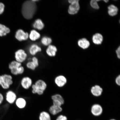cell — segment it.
<instances>
[{
    "label": "cell",
    "mask_w": 120,
    "mask_h": 120,
    "mask_svg": "<svg viewBox=\"0 0 120 120\" xmlns=\"http://www.w3.org/2000/svg\"><path fill=\"white\" fill-rule=\"evenodd\" d=\"M108 13L109 15L113 16L117 14L118 9L116 6L111 4L108 7Z\"/></svg>",
    "instance_id": "obj_21"
},
{
    "label": "cell",
    "mask_w": 120,
    "mask_h": 120,
    "mask_svg": "<svg viewBox=\"0 0 120 120\" xmlns=\"http://www.w3.org/2000/svg\"><path fill=\"white\" fill-rule=\"evenodd\" d=\"M33 26L35 29L41 30L44 27V25L41 19H37L34 22Z\"/></svg>",
    "instance_id": "obj_22"
},
{
    "label": "cell",
    "mask_w": 120,
    "mask_h": 120,
    "mask_svg": "<svg viewBox=\"0 0 120 120\" xmlns=\"http://www.w3.org/2000/svg\"><path fill=\"white\" fill-rule=\"evenodd\" d=\"M14 104L18 109H23L26 107L27 101L24 98L19 97L17 98Z\"/></svg>",
    "instance_id": "obj_13"
},
{
    "label": "cell",
    "mask_w": 120,
    "mask_h": 120,
    "mask_svg": "<svg viewBox=\"0 0 120 120\" xmlns=\"http://www.w3.org/2000/svg\"><path fill=\"white\" fill-rule=\"evenodd\" d=\"M41 48L36 44H33L31 46L29 49V52L30 54L34 56L38 52H41Z\"/></svg>",
    "instance_id": "obj_20"
},
{
    "label": "cell",
    "mask_w": 120,
    "mask_h": 120,
    "mask_svg": "<svg viewBox=\"0 0 120 120\" xmlns=\"http://www.w3.org/2000/svg\"><path fill=\"white\" fill-rule=\"evenodd\" d=\"M17 98L15 92L11 89L7 90L4 94L5 101L10 105L14 104Z\"/></svg>",
    "instance_id": "obj_5"
},
{
    "label": "cell",
    "mask_w": 120,
    "mask_h": 120,
    "mask_svg": "<svg viewBox=\"0 0 120 120\" xmlns=\"http://www.w3.org/2000/svg\"><path fill=\"white\" fill-rule=\"evenodd\" d=\"M54 82L57 86L59 88H62L67 84V79L63 75H58L55 78Z\"/></svg>",
    "instance_id": "obj_10"
},
{
    "label": "cell",
    "mask_w": 120,
    "mask_h": 120,
    "mask_svg": "<svg viewBox=\"0 0 120 120\" xmlns=\"http://www.w3.org/2000/svg\"><path fill=\"white\" fill-rule=\"evenodd\" d=\"M91 92L93 95L96 97L100 96L103 92V89L98 85H94L91 87Z\"/></svg>",
    "instance_id": "obj_15"
},
{
    "label": "cell",
    "mask_w": 120,
    "mask_h": 120,
    "mask_svg": "<svg viewBox=\"0 0 120 120\" xmlns=\"http://www.w3.org/2000/svg\"><path fill=\"white\" fill-rule=\"evenodd\" d=\"M63 109L61 106H57L52 105L49 108V112L51 115L55 116L62 112Z\"/></svg>",
    "instance_id": "obj_14"
},
{
    "label": "cell",
    "mask_w": 120,
    "mask_h": 120,
    "mask_svg": "<svg viewBox=\"0 0 120 120\" xmlns=\"http://www.w3.org/2000/svg\"><path fill=\"white\" fill-rule=\"evenodd\" d=\"M33 83L32 79L29 76H24L20 80L21 86L25 90H27L31 88Z\"/></svg>",
    "instance_id": "obj_7"
},
{
    "label": "cell",
    "mask_w": 120,
    "mask_h": 120,
    "mask_svg": "<svg viewBox=\"0 0 120 120\" xmlns=\"http://www.w3.org/2000/svg\"><path fill=\"white\" fill-rule=\"evenodd\" d=\"M27 57V54L22 49L18 50L15 52V60L22 64L26 60Z\"/></svg>",
    "instance_id": "obj_9"
},
{
    "label": "cell",
    "mask_w": 120,
    "mask_h": 120,
    "mask_svg": "<svg viewBox=\"0 0 120 120\" xmlns=\"http://www.w3.org/2000/svg\"><path fill=\"white\" fill-rule=\"evenodd\" d=\"M91 112L94 116H100L103 113V108L99 104H94L91 106Z\"/></svg>",
    "instance_id": "obj_11"
},
{
    "label": "cell",
    "mask_w": 120,
    "mask_h": 120,
    "mask_svg": "<svg viewBox=\"0 0 120 120\" xmlns=\"http://www.w3.org/2000/svg\"><path fill=\"white\" fill-rule=\"evenodd\" d=\"M115 120V119H110V120Z\"/></svg>",
    "instance_id": "obj_34"
},
{
    "label": "cell",
    "mask_w": 120,
    "mask_h": 120,
    "mask_svg": "<svg viewBox=\"0 0 120 120\" xmlns=\"http://www.w3.org/2000/svg\"><path fill=\"white\" fill-rule=\"evenodd\" d=\"M120 47L119 46L116 50V53L117 57L118 58L120 59Z\"/></svg>",
    "instance_id": "obj_32"
},
{
    "label": "cell",
    "mask_w": 120,
    "mask_h": 120,
    "mask_svg": "<svg viewBox=\"0 0 120 120\" xmlns=\"http://www.w3.org/2000/svg\"><path fill=\"white\" fill-rule=\"evenodd\" d=\"M52 104L57 106H61L64 104V98L61 94H55L51 97Z\"/></svg>",
    "instance_id": "obj_8"
},
{
    "label": "cell",
    "mask_w": 120,
    "mask_h": 120,
    "mask_svg": "<svg viewBox=\"0 0 120 120\" xmlns=\"http://www.w3.org/2000/svg\"><path fill=\"white\" fill-rule=\"evenodd\" d=\"M103 1H104V2L105 3H107L109 1L108 0H103Z\"/></svg>",
    "instance_id": "obj_33"
},
{
    "label": "cell",
    "mask_w": 120,
    "mask_h": 120,
    "mask_svg": "<svg viewBox=\"0 0 120 120\" xmlns=\"http://www.w3.org/2000/svg\"><path fill=\"white\" fill-rule=\"evenodd\" d=\"M57 51V49L56 46L52 45H49L46 50L48 55L52 57L55 56Z\"/></svg>",
    "instance_id": "obj_16"
},
{
    "label": "cell",
    "mask_w": 120,
    "mask_h": 120,
    "mask_svg": "<svg viewBox=\"0 0 120 120\" xmlns=\"http://www.w3.org/2000/svg\"><path fill=\"white\" fill-rule=\"evenodd\" d=\"M100 0H92L90 2V5L91 7L95 9H98L99 8V7L98 4V1H99Z\"/></svg>",
    "instance_id": "obj_27"
},
{
    "label": "cell",
    "mask_w": 120,
    "mask_h": 120,
    "mask_svg": "<svg viewBox=\"0 0 120 120\" xmlns=\"http://www.w3.org/2000/svg\"><path fill=\"white\" fill-rule=\"evenodd\" d=\"M56 120H67V118L65 115H60L57 117Z\"/></svg>",
    "instance_id": "obj_29"
},
{
    "label": "cell",
    "mask_w": 120,
    "mask_h": 120,
    "mask_svg": "<svg viewBox=\"0 0 120 120\" xmlns=\"http://www.w3.org/2000/svg\"><path fill=\"white\" fill-rule=\"evenodd\" d=\"M5 101L4 95L3 94L0 92V105H2Z\"/></svg>",
    "instance_id": "obj_28"
},
{
    "label": "cell",
    "mask_w": 120,
    "mask_h": 120,
    "mask_svg": "<svg viewBox=\"0 0 120 120\" xmlns=\"http://www.w3.org/2000/svg\"><path fill=\"white\" fill-rule=\"evenodd\" d=\"M8 68L12 75L18 76L23 74L25 68L22 64L16 60L12 61L9 64Z\"/></svg>",
    "instance_id": "obj_3"
},
{
    "label": "cell",
    "mask_w": 120,
    "mask_h": 120,
    "mask_svg": "<svg viewBox=\"0 0 120 120\" xmlns=\"http://www.w3.org/2000/svg\"><path fill=\"white\" fill-rule=\"evenodd\" d=\"M115 82L117 85L118 86H120V76L119 75L117 76L116 79H115Z\"/></svg>",
    "instance_id": "obj_31"
},
{
    "label": "cell",
    "mask_w": 120,
    "mask_h": 120,
    "mask_svg": "<svg viewBox=\"0 0 120 120\" xmlns=\"http://www.w3.org/2000/svg\"><path fill=\"white\" fill-rule=\"evenodd\" d=\"M29 34L27 32H25L21 29L18 30L16 32V38L19 41L26 40L29 38Z\"/></svg>",
    "instance_id": "obj_12"
},
{
    "label": "cell",
    "mask_w": 120,
    "mask_h": 120,
    "mask_svg": "<svg viewBox=\"0 0 120 120\" xmlns=\"http://www.w3.org/2000/svg\"><path fill=\"white\" fill-rule=\"evenodd\" d=\"M29 37L30 39L32 41H34L40 38V34L35 30H33L31 31Z\"/></svg>",
    "instance_id": "obj_23"
},
{
    "label": "cell",
    "mask_w": 120,
    "mask_h": 120,
    "mask_svg": "<svg viewBox=\"0 0 120 120\" xmlns=\"http://www.w3.org/2000/svg\"><path fill=\"white\" fill-rule=\"evenodd\" d=\"M37 9L35 2L33 1H25L22 5V14L25 18L27 19H32Z\"/></svg>",
    "instance_id": "obj_1"
},
{
    "label": "cell",
    "mask_w": 120,
    "mask_h": 120,
    "mask_svg": "<svg viewBox=\"0 0 120 120\" xmlns=\"http://www.w3.org/2000/svg\"><path fill=\"white\" fill-rule=\"evenodd\" d=\"M39 119V120H51V116L49 112L43 111L40 112Z\"/></svg>",
    "instance_id": "obj_19"
},
{
    "label": "cell",
    "mask_w": 120,
    "mask_h": 120,
    "mask_svg": "<svg viewBox=\"0 0 120 120\" xmlns=\"http://www.w3.org/2000/svg\"><path fill=\"white\" fill-rule=\"evenodd\" d=\"M10 32L9 28L5 25L0 24V37L5 36Z\"/></svg>",
    "instance_id": "obj_24"
},
{
    "label": "cell",
    "mask_w": 120,
    "mask_h": 120,
    "mask_svg": "<svg viewBox=\"0 0 120 120\" xmlns=\"http://www.w3.org/2000/svg\"><path fill=\"white\" fill-rule=\"evenodd\" d=\"M52 42V40L50 38L46 37H43L41 40V42L44 45L47 46L50 45Z\"/></svg>",
    "instance_id": "obj_26"
},
{
    "label": "cell",
    "mask_w": 120,
    "mask_h": 120,
    "mask_svg": "<svg viewBox=\"0 0 120 120\" xmlns=\"http://www.w3.org/2000/svg\"><path fill=\"white\" fill-rule=\"evenodd\" d=\"M4 4L0 2V15L2 14L4 11Z\"/></svg>",
    "instance_id": "obj_30"
},
{
    "label": "cell",
    "mask_w": 120,
    "mask_h": 120,
    "mask_svg": "<svg viewBox=\"0 0 120 120\" xmlns=\"http://www.w3.org/2000/svg\"><path fill=\"white\" fill-rule=\"evenodd\" d=\"M103 38L101 34L97 33L93 36L92 41L93 43L96 45H100L101 44L103 41Z\"/></svg>",
    "instance_id": "obj_17"
},
{
    "label": "cell",
    "mask_w": 120,
    "mask_h": 120,
    "mask_svg": "<svg viewBox=\"0 0 120 120\" xmlns=\"http://www.w3.org/2000/svg\"><path fill=\"white\" fill-rule=\"evenodd\" d=\"M78 45L82 48L84 49H87L90 45V43L86 39L83 38L79 40L78 41Z\"/></svg>",
    "instance_id": "obj_18"
},
{
    "label": "cell",
    "mask_w": 120,
    "mask_h": 120,
    "mask_svg": "<svg viewBox=\"0 0 120 120\" xmlns=\"http://www.w3.org/2000/svg\"><path fill=\"white\" fill-rule=\"evenodd\" d=\"M47 87V83L44 80L40 79H37L31 87V93L39 96L42 95Z\"/></svg>",
    "instance_id": "obj_2"
},
{
    "label": "cell",
    "mask_w": 120,
    "mask_h": 120,
    "mask_svg": "<svg viewBox=\"0 0 120 120\" xmlns=\"http://www.w3.org/2000/svg\"><path fill=\"white\" fill-rule=\"evenodd\" d=\"M13 83V76L11 74L5 73L0 75V86L4 90L10 89Z\"/></svg>",
    "instance_id": "obj_4"
},
{
    "label": "cell",
    "mask_w": 120,
    "mask_h": 120,
    "mask_svg": "<svg viewBox=\"0 0 120 120\" xmlns=\"http://www.w3.org/2000/svg\"><path fill=\"white\" fill-rule=\"evenodd\" d=\"M68 2L71 4L69 6L68 12L71 15L75 14L78 12L80 9L79 0H68Z\"/></svg>",
    "instance_id": "obj_6"
},
{
    "label": "cell",
    "mask_w": 120,
    "mask_h": 120,
    "mask_svg": "<svg viewBox=\"0 0 120 120\" xmlns=\"http://www.w3.org/2000/svg\"><path fill=\"white\" fill-rule=\"evenodd\" d=\"M32 61H29L27 63L26 67L27 68L31 71L35 70L38 67Z\"/></svg>",
    "instance_id": "obj_25"
}]
</instances>
